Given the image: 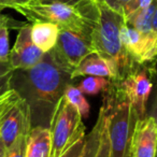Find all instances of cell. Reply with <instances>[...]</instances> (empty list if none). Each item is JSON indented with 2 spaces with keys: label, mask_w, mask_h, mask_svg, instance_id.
<instances>
[{
  "label": "cell",
  "mask_w": 157,
  "mask_h": 157,
  "mask_svg": "<svg viewBox=\"0 0 157 157\" xmlns=\"http://www.w3.org/2000/svg\"><path fill=\"white\" fill-rule=\"evenodd\" d=\"M72 80L71 72L57 63L51 51L33 67L14 70L11 90L28 105L31 128H50L59 100Z\"/></svg>",
  "instance_id": "1"
},
{
  "label": "cell",
  "mask_w": 157,
  "mask_h": 157,
  "mask_svg": "<svg viewBox=\"0 0 157 157\" xmlns=\"http://www.w3.org/2000/svg\"><path fill=\"white\" fill-rule=\"evenodd\" d=\"M15 11L24 15L30 23L51 22L59 29H69L92 36L98 18V6L96 0H84L78 6L60 2L41 3L33 0L26 6L16 7Z\"/></svg>",
  "instance_id": "2"
},
{
  "label": "cell",
  "mask_w": 157,
  "mask_h": 157,
  "mask_svg": "<svg viewBox=\"0 0 157 157\" xmlns=\"http://www.w3.org/2000/svg\"><path fill=\"white\" fill-rule=\"evenodd\" d=\"M102 105L107 112L110 157H129L130 139L137 117L130 101L113 80L105 92Z\"/></svg>",
  "instance_id": "3"
},
{
  "label": "cell",
  "mask_w": 157,
  "mask_h": 157,
  "mask_svg": "<svg viewBox=\"0 0 157 157\" xmlns=\"http://www.w3.org/2000/svg\"><path fill=\"white\" fill-rule=\"evenodd\" d=\"M97 6L98 18L92 33L93 48L95 53L115 63L122 78L135 61L120 39L121 28L126 23L125 17L105 3L97 1Z\"/></svg>",
  "instance_id": "4"
},
{
  "label": "cell",
  "mask_w": 157,
  "mask_h": 157,
  "mask_svg": "<svg viewBox=\"0 0 157 157\" xmlns=\"http://www.w3.org/2000/svg\"><path fill=\"white\" fill-rule=\"evenodd\" d=\"M52 137L51 157H60L78 140L85 138V126L75 107L63 96L50 126Z\"/></svg>",
  "instance_id": "5"
},
{
  "label": "cell",
  "mask_w": 157,
  "mask_h": 157,
  "mask_svg": "<svg viewBox=\"0 0 157 157\" xmlns=\"http://www.w3.org/2000/svg\"><path fill=\"white\" fill-rule=\"evenodd\" d=\"M115 82L130 101L137 120L145 117L148 98L151 96L153 86L151 80L150 65L138 63L133 61L124 76L120 81Z\"/></svg>",
  "instance_id": "6"
},
{
  "label": "cell",
  "mask_w": 157,
  "mask_h": 157,
  "mask_svg": "<svg viewBox=\"0 0 157 157\" xmlns=\"http://www.w3.org/2000/svg\"><path fill=\"white\" fill-rule=\"evenodd\" d=\"M51 52L57 63L72 73L74 68L87 55L95 53L92 36L61 28L59 29L56 44Z\"/></svg>",
  "instance_id": "7"
},
{
  "label": "cell",
  "mask_w": 157,
  "mask_h": 157,
  "mask_svg": "<svg viewBox=\"0 0 157 157\" xmlns=\"http://www.w3.org/2000/svg\"><path fill=\"white\" fill-rule=\"evenodd\" d=\"M31 129L30 111L24 99L18 98L6 113L0 126V139L6 148Z\"/></svg>",
  "instance_id": "8"
},
{
  "label": "cell",
  "mask_w": 157,
  "mask_h": 157,
  "mask_svg": "<svg viewBox=\"0 0 157 157\" xmlns=\"http://www.w3.org/2000/svg\"><path fill=\"white\" fill-rule=\"evenodd\" d=\"M157 150V124L146 115L137 120L129 145V157H155Z\"/></svg>",
  "instance_id": "9"
},
{
  "label": "cell",
  "mask_w": 157,
  "mask_h": 157,
  "mask_svg": "<svg viewBox=\"0 0 157 157\" xmlns=\"http://www.w3.org/2000/svg\"><path fill=\"white\" fill-rule=\"evenodd\" d=\"M30 27L31 24H24L18 29L16 41L10 51L9 61L14 70L33 67L44 56V53L31 40Z\"/></svg>",
  "instance_id": "10"
},
{
  "label": "cell",
  "mask_w": 157,
  "mask_h": 157,
  "mask_svg": "<svg viewBox=\"0 0 157 157\" xmlns=\"http://www.w3.org/2000/svg\"><path fill=\"white\" fill-rule=\"evenodd\" d=\"M84 75L105 76L114 81H120L121 74L115 63L100 56L97 53H90L73 69L71 78Z\"/></svg>",
  "instance_id": "11"
},
{
  "label": "cell",
  "mask_w": 157,
  "mask_h": 157,
  "mask_svg": "<svg viewBox=\"0 0 157 157\" xmlns=\"http://www.w3.org/2000/svg\"><path fill=\"white\" fill-rule=\"evenodd\" d=\"M52 137L50 128L33 127L29 131L26 146V157H51Z\"/></svg>",
  "instance_id": "12"
},
{
  "label": "cell",
  "mask_w": 157,
  "mask_h": 157,
  "mask_svg": "<svg viewBox=\"0 0 157 157\" xmlns=\"http://www.w3.org/2000/svg\"><path fill=\"white\" fill-rule=\"evenodd\" d=\"M59 33V27L51 22L31 23L30 37L36 46L40 48L43 53L51 51L57 42Z\"/></svg>",
  "instance_id": "13"
},
{
  "label": "cell",
  "mask_w": 157,
  "mask_h": 157,
  "mask_svg": "<svg viewBox=\"0 0 157 157\" xmlns=\"http://www.w3.org/2000/svg\"><path fill=\"white\" fill-rule=\"evenodd\" d=\"M105 117H107V112L105 108H100L98 118L96 121V124L94 125L93 129L87 136H85V142H84L83 151L80 157H96L98 153L99 146H100L101 136L105 125Z\"/></svg>",
  "instance_id": "14"
},
{
  "label": "cell",
  "mask_w": 157,
  "mask_h": 157,
  "mask_svg": "<svg viewBox=\"0 0 157 157\" xmlns=\"http://www.w3.org/2000/svg\"><path fill=\"white\" fill-rule=\"evenodd\" d=\"M154 10H155V0H153L150 6L136 11L129 17H127L125 20V22L129 26L137 29L142 35L151 33H153L152 21H153V15H154Z\"/></svg>",
  "instance_id": "15"
},
{
  "label": "cell",
  "mask_w": 157,
  "mask_h": 157,
  "mask_svg": "<svg viewBox=\"0 0 157 157\" xmlns=\"http://www.w3.org/2000/svg\"><path fill=\"white\" fill-rule=\"evenodd\" d=\"M25 23H18L10 18L9 16L0 14V60H9L10 42L9 31L11 28L21 27Z\"/></svg>",
  "instance_id": "16"
},
{
  "label": "cell",
  "mask_w": 157,
  "mask_h": 157,
  "mask_svg": "<svg viewBox=\"0 0 157 157\" xmlns=\"http://www.w3.org/2000/svg\"><path fill=\"white\" fill-rule=\"evenodd\" d=\"M63 96L68 100V102L76 108V110L82 117H87L90 114V105L84 97V94L78 88V86H74L73 84H69L66 88Z\"/></svg>",
  "instance_id": "17"
},
{
  "label": "cell",
  "mask_w": 157,
  "mask_h": 157,
  "mask_svg": "<svg viewBox=\"0 0 157 157\" xmlns=\"http://www.w3.org/2000/svg\"><path fill=\"white\" fill-rule=\"evenodd\" d=\"M111 84V80L105 76L90 75L84 78L83 81L78 85V88L83 94L87 95H97L100 93H105L108 90Z\"/></svg>",
  "instance_id": "18"
},
{
  "label": "cell",
  "mask_w": 157,
  "mask_h": 157,
  "mask_svg": "<svg viewBox=\"0 0 157 157\" xmlns=\"http://www.w3.org/2000/svg\"><path fill=\"white\" fill-rule=\"evenodd\" d=\"M148 65H150V73L153 86L151 96L148 98L146 115L154 118V121L157 124V57Z\"/></svg>",
  "instance_id": "19"
},
{
  "label": "cell",
  "mask_w": 157,
  "mask_h": 157,
  "mask_svg": "<svg viewBox=\"0 0 157 157\" xmlns=\"http://www.w3.org/2000/svg\"><path fill=\"white\" fill-rule=\"evenodd\" d=\"M14 69L9 60H0V96L11 90V80Z\"/></svg>",
  "instance_id": "20"
},
{
  "label": "cell",
  "mask_w": 157,
  "mask_h": 157,
  "mask_svg": "<svg viewBox=\"0 0 157 157\" xmlns=\"http://www.w3.org/2000/svg\"><path fill=\"white\" fill-rule=\"evenodd\" d=\"M28 133L22 135L11 146L6 148L5 157H26V146Z\"/></svg>",
  "instance_id": "21"
},
{
  "label": "cell",
  "mask_w": 157,
  "mask_h": 157,
  "mask_svg": "<svg viewBox=\"0 0 157 157\" xmlns=\"http://www.w3.org/2000/svg\"><path fill=\"white\" fill-rule=\"evenodd\" d=\"M18 98L20 96L13 90H10L5 95L0 96V126H1V122H2L6 113L9 111V109Z\"/></svg>",
  "instance_id": "22"
},
{
  "label": "cell",
  "mask_w": 157,
  "mask_h": 157,
  "mask_svg": "<svg viewBox=\"0 0 157 157\" xmlns=\"http://www.w3.org/2000/svg\"><path fill=\"white\" fill-rule=\"evenodd\" d=\"M152 1L153 0H130V1L124 7V9H123V16H124L125 20H126L127 17H129V16L135 13L136 11L150 6L151 3H152Z\"/></svg>",
  "instance_id": "23"
},
{
  "label": "cell",
  "mask_w": 157,
  "mask_h": 157,
  "mask_svg": "<svg viewBox=\"0 0 157 157\" xmlns=\"http://www.w3.org/2000/svg\"><path fill=\"white\" fill-rule=\"evenodd\" d=\"M96 157H110V142L107 129V120H105V125L102 131V136H101L100 146H99V150Z\"/></svg>",
  "instance_id": "24"
},
{
  "label": "cell",
  "mask_w": 157,
  "mask_h": 157,
  "mask_svg": "<svg viewBox=\"0 0 157 157\" xmlns=\"http://www.w3.org/2000/svg\"><path fill=\"white\" fill-rule=\"evenodd\" d=\"M84 142H85V138L78 140L75 144H73V145H72L65 154L61 155L60 157H80L82 154V151H83Z\"/></svg>",
  "instance_id": "25"
},
{
  "label": "cell",
  "mask_w": 157,
  "mask_h": 157,
  "mask_svg": "<svg viewBox=\"0 0 157 157\" xmlns=\"http://www.w3.org/2000/svg\"><path fill=\"white\" fill-rule=\"evenodd\" d=\"M97 1L105 3V6L111 8L112 10L123 14V9H124V7L130 1V0H97Z\"/></svg>",
  "instance_id": "26"
},
{
  "label": "cell",
  "mask_w": 157,
  "mask_h": 157,
  "mask_svg": "<svg viewBox=\"0 0 157 157\" xmlns=\"http://www.w3.org/2000/svg\"><path fill=\"white\" fill-rule=\"evenodd\" d=\"M33 0H0V11L6 8L10 9H15L16 7L21 6H26L28 3L33 2Z\"/></svg>",
  "instance_id": "27"
},
{
  "label": "cell",
  "mask_w": 157,
  "mask_h": 157,
  "mask_svg": "<svg viewBox=\"0 0 157 157\" xmlns=\"http://www.w3.org/2000/svg\"><path fill=\"white\" fill-rule=\"evenodd\" d=\"M38 2L41 3H53V2H60L66 3V5H71V6H78L84 1V0H36Z\"/></svg>",
  "instance_id": "28"
},
{
  "label": "cell",
  "mask_w": 157,
  "mask_h": 157,
  "mask_svg": "<svg viewBox=\"0 0 157 157\" xmlns=\"http://www.w3.org/2000/svg\"><path fill=\"white\" fill-rule=\"evenodd\" d=\"M152 29L155 33H157V0H155V10L152 21Z\"/></svg>",
  "instance_id": "29"
},
{
  "label": "cell",
  "mask_w": 157,
  "mask_h": 157,
  "mask_svg": "<svg viewBox=\"0 0 157 157\" xmlns=\"http://www.w3.org/2000/svg\"><path fill=\"white\" fill-rule=\"evenodd\" d=\"M5 152H6V147L3 145L1 139H0V157H5Z\"/></svg>",
  "instance_id": "30"
},
{
  "label": "cell",
  "mask_w": 157,
  "mask_h": 157,
  "mask_svg": "<svg viewBox=\"0 0 157 157\" xmlns=\"http://www.w3.org/2000/svg\"><path fill=\"white\" fill-rule=\"evenodd\" d=\"M155 157H157V150H156V154H155Z\"/></svg>",
  "instance_id": "31"
}]
</instances>
